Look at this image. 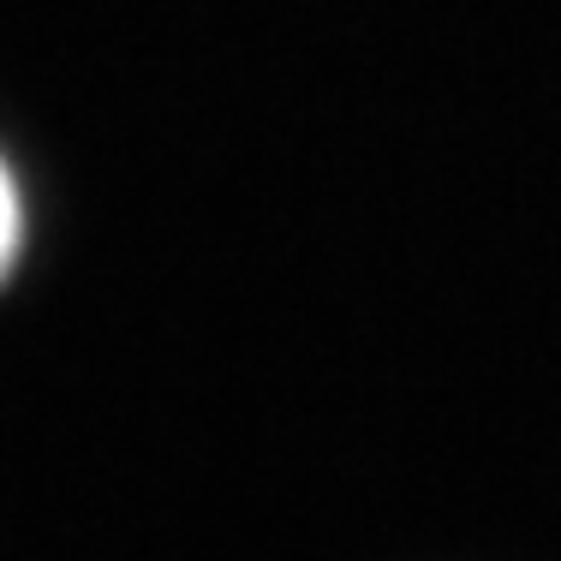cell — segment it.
<instances>
[{
    "instance_id": "obj_1",
    "label": "cell",
    "mask_w": 561,
    "mask_h": 561,
    "mask_svg": "<svg viewBox=\"0 0 561 561\" xmlns=\"http://www.w3.org/2000/svg\"><path fill=\"white\" fill-rule=\"evenodd\" d=\"M24 227H31L24 185H19V173H12V162L0 156V280L19 270V257H24Z\"/></svg>"
}]
</instances>
